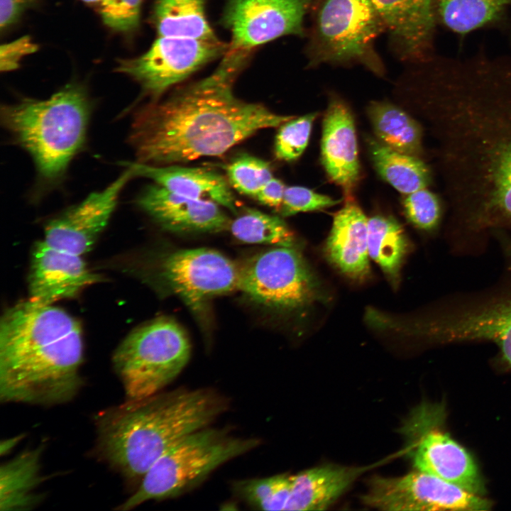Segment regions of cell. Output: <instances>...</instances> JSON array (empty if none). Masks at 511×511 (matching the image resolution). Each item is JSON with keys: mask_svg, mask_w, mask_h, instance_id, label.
Listing matches in <instances>:
<instances>
[{"mask_svg": "<svg viewBox=\"0 0 511 511\" xmlns=\"http://www.w3.org/2000/svg\"><path fill=\"white\" fill-rule=\"evenodd\" d=\"M368 220L360 207L347 198L334 216L324 251L329 261L341 273L356 280L370 274Z\"/></svg>", "mask_w": 511, "mask_h": 511, "instance_id": "obj_21", "label": "cell"}, {"mask_svg": "<svg viewBox=\"0 0 511 511\" xmlns=\"http://www.w3.org/2000/svg\"><path fill=\"white\" fill-rule=\"evenodd\" d=\"M307 46L310 66L358 64L383 76V63L375 49L386 31L370 0H316Z\"/></svg>", "mask_w": 511, "mask_h": 511, "instance_id": "obj_9", "label": "cell"}, {"mask_svg": "<svg viewBox=\"0 0 511 511\" xmlns=\"http://www.w3.org/2000/svg\"><path fill=\"white\" fill-rule=\"evenodd\" d=\"M368 253L381 268L393 288L400 280V270L410 244L404 229L392 216L375 215L368 220Z\"/></svg>", "mask_w": 511, "mask_h": 511, "instance_id": "obj_27", "label": "cell"}, {"mask_svg": "<svg viewBox=\"0 0 511 511\" xmlns=\"http://www.w3.org/2000/svg\"><path fill=\"white\" fill-rule=\"evenodd\" d=\"M82 329L67 312L30 299L0 322L2 402L51 406L71 401L82 385Z\"/></svg>", "mask_w": 511, "mask_h": 511, "instance_id": "obj_3", "label": "cell"}, {"mask_svg": "<svg viewBox=\"0 0 511 511\" xmlns=\"http://www.w3.org/2000/svg\"><path fill=\"white\" fill-rule=\"evenodd\" d=\"M133 176L128 167L103 190L90 194L50 221L43 241L50 246L79 256L89 252L107 226L119 197Z\"/></svg>", "mask_w": 511, "mask_h": 511, "instance_id": "obj_15", "label": "cell"}, {"mask_svg": "<svg viewBox=\"0 0 511 511\" xmlns=\"http://www.w3.org/2000/svg\"><path fill=\"white\" fill-rule=\"evenodd\" d=\"M138 205L164 229L177 233H216L231 220L214 202L183 196L153 184L143 189Z\"/></svg>", "mask_w": 511, "mask_h": 511, "instance_id": "obj_18", "label": "cell"}, {"mask_svg": "<svg viewBox=\"0 0 511 511\" xmlns=\"http://www.w3.org/2000/svg\"><path fill=\"white\" fill-rule=\"evenodd\" d=\"M248 55L228 50L209 76L140 109L129 136L137 162L169 165L221 155L257 131L295 117L234 94V82Z\"/></svg>", "mask_w": 511, "mask_h": 511, "instance_id": "obj_2", "label": "cell"}, {"mask_svg": "<svg viewBox=\"0 0 511 511\" xmlns=\"http://www.w3.org/2000/svg\"><path fill=\"white\" fill-rule=\"evenodd\" d=\"M143 0H101L102 20L110 28L123 33L136 30L140 23Z\"/></svg>", "mask_w": 511, "mask_h": 511, "instance_id": "obj_35", "label": "cell"}, {"mask_svg": "<svg viewBox=\"0 0 511 511\" xmlns=\"http://www.w3.org/2000/svg\"><path fill=\"white\" fill-rule=\"evenodd\" d=\"M317 113L293 117L279 126L274 143L278 160L290 162L297 160L305 150Z\"/></svg>", "mask_w": 511, "mask_h": 511, "instance_id": "obj_34", "label": "cell"}, {"mask_svg": "<svg viewBox=\"0 0 511 511\" xmlns=\"http://www.w3.org/2000/svg\"><path fill=\"white\" fill-rule=\"evenodd\" d=\"M234 493L248 505L261 510H285L291 490V476L280 474L238 480Z\"/></svg>", "mask_w": 511, "mask_h": 511, "instance_id": "obj_31", "label": "cell"}, {"mask_svg": "<svg viewBox=\"0 0 511 511\" xmlns=\"http://www.w3.org/2000/svg\"><path fill=\"white\" fill-rule=\"evenodd\" d=\"M43 447L22 452L5 463L0 470V507L1 511L27 510L40 500L35 492L42 481L40 457Z\"/></svg>", "mask_w": 511, "mask_h": 511, "instance_id": "obj_24", "label": "cell"}, {"mask_svg": "<svg viewBox=\"0 0 511 511\" xmlns=\"http://www.w3.org/2000/svg\"><path fill=\"white\" fill-rule=\"evenodd\" d=\"M229 45L219 39L159 36L143 55L120 60L118 72L135 79L152 101L207 63L224 56Z\"/></svg>", "mask_w": 511, "mask_h": 511, "instance_id": "obj_11", "label": "cell"}, {"mask_svg": "<svg viewBox=\"0 0 511 511\" xmlns=\"http://www.w3.org/2000/svg\"><path fill=\"white\" fill-rule=\"evenodd\" d=\"M239 264L207 248L180 249L165 255L160 281L189 307L199 309L209 300L237 290Z\"/></svg>", "mask_w": 511, "mask_h": 511, "instance_id": "obj_13", "label": "cell"}, {"mask_svg": "<svg viewBox=\"0 0 511 511\" xmlns=\"http://www.w3.org/2000/svg\"><path fill=\"white\" fill-rule=\"evenodd\" d=\"M397 56L420 62L430 57L437 19V0H370Z\"/></svg>", "mask_w": 511, "mask_h": 511, "instance_id": "obj_17", "label": "cell"}, {"mask_svg": "<svg viewBox=\"0 0 511 511\" xmlns=\"http://www.w3.org/2000/svg\"><path fill=\"white\" fill-rule=\"evenodd\" d=\"M238 264L237 290L259 304L296 312L326 298L319 280L295 246H275Z\"/></svg>", "mask_w": 511, "mask_h": 511, "instance_id": "obj_10", "label": "cell"}, {"mask_svg": "<svg viewBox=\"0 0 511 511\" xmlns=\"http://www.w3.org/2000/svg\"><path fill=\"white\" fill-rule=\"evenodd\" d=\"M229 230L238 240L247 243L295 246V237L285 221L254 209H248L231 221Z\"/></svg>", "mask_w": 511, "mask_h": 511, "instance_id": "obj_30", "label": "cell"}, {"mask_svg": "<svg viewBox=\"0 0 511 511\" xmlns=\"http://www.w3.org/2000/svg\"><path fill=\"white\" fill-rule=\"evenodd\" d=\"M361 500L369 507L390 511H477L492 505L482 495L418 470L400 477H372Z\"/></svg>", "mask_w": 511, "mask_h": 511, "instance_id": "obj_12", "label": "cell"}, {"mask_svg": "<svg viewBox=\"0 0 511 511\" xmlns=\"http://www.w3.org/2000/svg\"><path fill=\"white\" fill-rule=\"evenodd\" d=\"M225 170L229 184L236 190L254 198L260 188L273 177L268 162L248 154L232 160Z\"/></svg>", "mask_w": 511, "mask_h": 511, "instance_id": "obj_33", "label": "cell"}, {"mask_svg": "<svg viewBox=\"0 0 511 511\" xmlns=\"http://www.w3.org/2000/svg\"><path fill=\"white\" fill-rule=\"evenodd\" d=\"M321 150L328 176L349 198L360 173L357 139L351 113L336 97L330 99L324 115Z\"/></svg>", "mask_w": 511, "mask_h": 511, "instance_id": "obj_20", "label": "cell"}, {"mask_svg": "<svg viewBox=\"0 0 511 511\" xmlns=\"http://www.w3.org/2000/svg\"><path fill=\"white\" fill-rule=\"evenodd\" d=\"M133 176L148 178L166 189L192 198L211 201L237 214L236 199L225 177L203 167L123 163Z\"/></svg>", "mask_w": 511, "mask_h": 511, "instance_id": "obj_22", "label": "cell"}, {"mask_svg": "<svg viewBox=\"0 0 511 511\" xmlns=\"http://www.w3.org/2000/svg\"><path fill=\"white\" fill-rule=\"evenodd\" d=\"M90 114L84 89L70 84L45 100L26 99L1 108L3 125L32 157L40 179L64 175L83 145Z\"/></svg>", "mask_w": 511, "mask_h": 511, "instance_id": "obj_6", "label": "cell"}, {"mask_svg": "<svg viewBox=\"0 0 511 511\" xmlns=\"http://www.w3.org/2000/svg\"><path fill=\"white\" fill-rule=\"evenodd\" d=\"M207 0H155L152 23L159 36L216 40L206 15Z\"/></svg>", "mask_w": 511, "mask_h": 511, "instance_id": "obj_25", "label": "cell"}, {"mask_svg": "<svg viewBox=\"0 0 511 511\" xmlns=\"http://www.w3.org/2000/svg\"><path fill=\"white\" fill-rule=\"evenodd\" d=\"M35 0H0V27L6 30L15 24Z\"/></svg>", "mask_w": 511, "mask_h": 511, "instance_id": "obj_38", "label": "cell"}, {"mask_svg": "<svg viewBox=\"0 0 511 511\" xmlns=\"http://www.w3.org/2000/svg\"><path fill=\"white\" fill-rule=\"evenodd\" d=\"M417 110L438 143L449 248L481 254L493 232L511 236V55L444 58Z\"/></svg>", "mask_w": 511, "mask_h": 511, "instance_id": "obj_1", "label": "cell"}, {"mask_svg": "<svg viewBox=\"0 0 511 511\" xmlns=\"http://www.w3.org/2000/svg\"><path fill=\"white\" fill-rule=\"evenodd\" d=\"M81 1L86 4H95L97 2H101V0H81Z\"/></svg>", "mask_w": 511, "mask_h": 511, "instance_id": "obj_41", "label": "cell"}, {"mask_svg": "<svg viewBox=\"0 0 511 511\" xmlns=\"http://www.w3.org/2000/svg\"><path fill=\"white\" fill-rule=\"evenodd\" d=\"M433 425L424 423L423 432L418 433L412 454L416 469L483 496L484 482L472 456L438 424Z\"/></svg>", "mask_w": 511, "mask_h": 511, "instance_id": "obj_19", "label": "cell"}, {"mask_svg": "<svg viewBox=\"0 0 511 511\" xmlns=\"http://www.w3.org/2000/svg\"><path fill=\"white\" fill-rule=\"evenodd\" d=\"M227 406V400L210 388L126 399L97 415L99 452L126 479L140 483L170 448L208 427Z\"/></svg>", "mask_w": 511, "mask_h": 511, "instance_id": "obj_4", "label": "cell"}, {"mask_svg": "<svg viewBox=\"0 0 511 511\" xmlns=\"http://www.w3.org/2000/svg\"><path fill=\"white\" fill-rule=\"evenodd\" d=\"M510 1H511V0H510Z\"/></svg>", "mask_w": 511, "mask_h": 511, "instance_id": "obj_42", "label": "cell"}, {"mask_svg": "<svg viewBox=\"0 0 511 511\" xmlns=\"http://www.w3.org/2000/svg\"><path fill=\"white\" fill-rule=\"evenodd\" d=\"M363 469L326 465L291 476L290 494L285 510H323L351 485Z\"/></svg>", "mask_w": 511, "mask_h": 511, "instance_id": "obj_23", "label": "cell"}, {"mask_svg": "<svg viewBox=\"0 0 511 511\" xmlns=\"http://www.w3.org/2000/svg\"><path fill=\"white\" fill-rule=\"evenodd\" d=\"M260 441L208 427L184 437L148 470L135 493L118 506L129 510L145 502L180 495L224 463L255 449Z\"/></svg>", "mask_w": 511, "mask_h": 511, "instance_id": "obj_7", "label": "cell"}, {"mask_svg": "<svg viewBox=\"0 0 511 511\" xmlns=\"http://www.w3.org/2000/svg\"><path fill=\"white\" fill-rule=\"evenodd\" d=\"M37 50L38 45L28 35L1 45L0 48L1 70L8 72L18 68L23 57L35 53Z\"/></svg>", "mask_w": 511, "mask_h": 511, "instance_id": "obj_37", "label": "cell"}, {"mask_svg": "<svg viewBox=\"0 0 511 511\" xmlns=\"http://www.w3.org/2000/svg\"><path fill=\"white\" fill-rule=\"evenodd\" d=\"M367 143L377 171L397 191L408 194L429 186L431 171L420 157L397 151L372 138Z\"/></svg>", "mask_w": 511, "mask_h": 511, "instance_id": "obj_28", "label": "cell"}, {"mask_svg": "<svg viewBox=\"0 0 511 511\" xmlns=\"http://www.w3.org/2000/svg\"><path fill=\"white\" fill-rule=\"evenodd\" d=\"M316 0H228L221 22L229 50L251 53L278 38L304 35V18Z\"/></svg>", "mask_w": 511, "mask_h": 511, "instance_id": "obj_14", "label": "cell"}, {"mask_svg": "<svg viewBox=\"0 0 511 511\" xmlns=\"http://www.w3.org/2000/svg\"><path fill=\"white\" fill-rule=\"evenodd\" d=\"M492 238L502 258L498 280L483 290L449 295L412 317L409 333L429 344L492 343L500 361L511 368V236L495 231Z\"/></svg>", "mask_w": 511, "mask_h": 511, "instance_id": "obj_5", "label": "cell"}, {"mask_svg": "<svg viewBox=\"0 0 511 511\" xmlns=\"http://www.w3.org/2000/svg\"><path fill=\"white\" fill-rule=\"evenodd\" d=\"M101 280L89 270L81 256L50 246L43 240L35 243L28 276L30 300L53 304L76 297Z\"/></svg>", "mask_w": 511, "mask_h": 511, "instance_id": "obj_16", "label": "cell"}, {"mask_svg": "<svg viewBox=\"0 0 511 511\" xmlns=\"http://www.w3.org/2000/svg\"><path fill=\"white\" fill-rule=\"evenodd\" d=\"M21 437L16 436L9 439L1 443V454L3 455L9 452L18 443Z\"/></svg>", "mask_w": 511, "mask_h": 511, "instance_id": "obj_40", "label": "cell"}, {"mask_svg": "<svg viewBox=\"0 0 511 511\" xmlns=\"http://www.w3.org/2000/svg\"><path fill=\"white\" fill-rule=\"evenodd\" d=\"M341 200L317 193L301 186L287 187L280 212L283 216L299 212L319 210L334 206Z\"/></svg>", "mask_w": 511, "mask_h": 511, "instance_id": "obj_36", "label": "cell"}, {"mask_svg": "<svg viewBox=\"0 0 511 511\" xmlns=\"http://www.w3.org/2000/svg\"><path fill=\"white\" fill-rule=\"evenodd\" d=\"M510 0H437L436 13L449 30L465 35L502 19Z\"/></svg>", "mask_w": 511, "mask_h": 511, "instance_id": "obj_29", "label": "cell"}, {"mask_svg": "<svg viewBox=\"0 0 511 511\" xmlns=\"http://www.w3.org/2000/svg\"><path fill=\"white\" fill-rule=\"evenodd\" d=\"M191 344L173 319L158 317L131 331L116 348L113 364L126 399L153 395L172 383L187 364Z\"/></svg>", "mask_w": 511, "mask_h": 511, "instance_id": "obj_8", "label": "cell"}, {"mask_svg": "<svg viewBox=\"0 0 511 511\" xmlns=\"http://www.w3.org/2000/svg\"><path fill=\"white\" fill-rule=\"evenodd\" d=\"M368 115L379 141L397 151L420 157L423 154V131L420 123L398 106L373 101Z\"/></svg>", "mask_w": 511, "mask_h": 511, "instance_id": "obj_26", "label": "cell"}, {"mask_svg": "<svg viewBox=\"0 0 511 511\" xmlns=\"http://www.w3.org/2000/svg\"><path fill=\"white\" fill-rule=\"evenodd\" d=\"M285 188L280 180L273 177L260 188L255 198L261 204L279 211L282 204Z\"/></svg>", "mask_w": 511, "mask_h": 511, "instance_id": "obj_39", "label": "cell"}, {"mask_svg": "<svg viewBox=\"0 0 511 511\" xmlns=\"http://www.w3.org/2000/svg\"><path fill=\"white\" fill-rule=\"evenodd\" d=\"M446 207L441 199L428 187L408 194L403 202L408 221L422 232L434 234L441 227Z\"/></svg>", "mask_w": 511, "mask_h": 511, "instance_id": "obj_32", "label": "cell"}]
</instances>
